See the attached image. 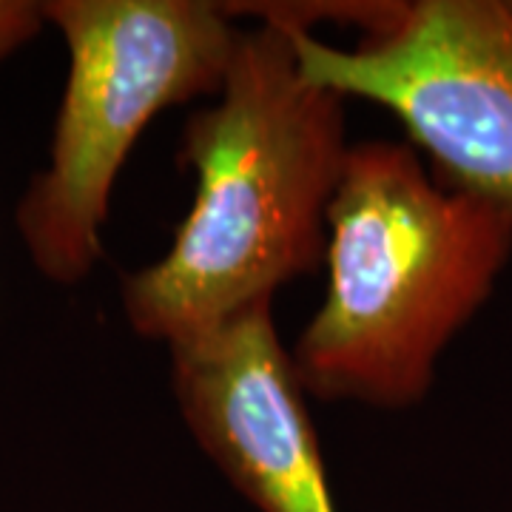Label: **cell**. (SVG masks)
Segmentation results:
<instances>
[{"label":"cell","mask_w":512,"mask_h":512,"mask_svg":"<svg viewBox=\"0 0 512 512\" xmlns=\"http://www.w3.org/2000/svg\"><path fill=\"white\" fill-rule=\"evenodd\" d=\"M168 350L185 427L239 495L259 512H339L274 302Z\"/></svg>","instance_id":"5"},{"label":"cell","mask_w":512,"mask_h":512,"mask_svg":"<svg viewBox=\"0 0 512 512\" xmlns=\"http://www.w3.org/2000/svg\"><path fill=\"white\" fill-rule=\"evenodd\" d=\"M302 74L387 109L433 177L512 222V0H362L356 46H330L291 20Z\"/></svg>","instance_id":"4"},{"label":"cell","mask_w":512,"mask_h":512,"mask_svg":"<svg viewBox=\"0 0 512 512\" xmlns=\"http://www.w3.org/2000/svg\"><path fill=\"white\" fill-rule=\"evenodd\" d=\"M69 77L49 165L18 205L23 248L55 285H77L103 256L114 183L160 111L220 94L239 29L225 3L49 0Z\"/></svg>","instance_id":"3"},{"label":"cell","mask_w":512,"mask_h":512,"mask_svg":"<svg viewBox=\"0 0 512 512\" xmlns=\"http://www.w3.org/2000/svg\"><path fill=\"white\" fill-rule=\"evenodd\" d=\"M194 202L163 259L123 282L137 336L168 348L220 328L325 259L345 97L311 83L285 26L239 32L220 100L188 117Z\"/></svg>","instance_id":"1"},{"label":"cell","mask_w":512,"mask_h":512,"mask_svg":"<svg viewBox=\"0 0 512 512\" xmlns=\"http://www.w3.org/2000/svg\"><path fill=\"white\" fill-rule=\"evenodd\" d=\"M512 251V222L427 174L407 143L350 146L328 208V291L291 348L308 396L404 410Z\"/></svg>","instance_id":"2"},{"label":"cell","mask_w":512,"mask_h":512,"mask_svg":"<svg viewBox=\"0 0 512 512\" xmlns=\"http://www.w3.org/2000/svg\"><path fill=\"white\" fill-rule=\"evenodd\" d=\"M46 26L43 3L32 0H0V60L15 55Z\"/></svg>","instance_id":"6"}]
</instances>
